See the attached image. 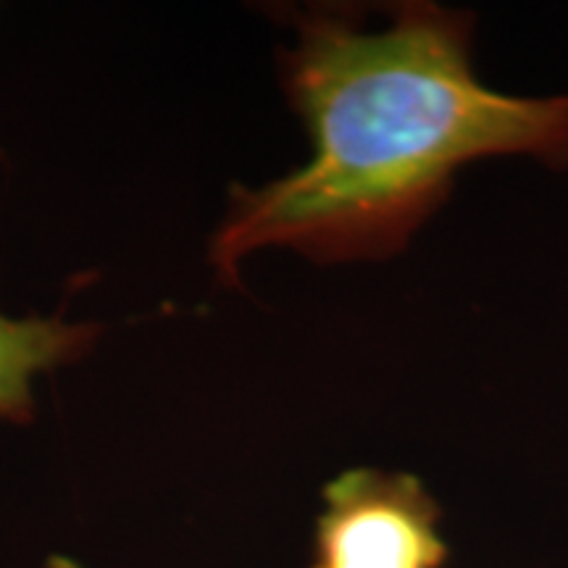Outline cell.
<instances>
[{"label":"cell","instance_id":"1","mask_svg":"<svg viewBox=\"0 0 568 568\" xmlns=\"http://www.w3.org/2000/svg\"><path fill=\"white\" fill-rule=\"evenodd\" d=\"M295 24L282 84L314 153L264 187H232L209 245L230 287L261 247L316 264L395 255L471 161L527 153L568 166V95L485 88L471 69L474 13L410 0L393 6L385 30L345 9L301 11Z\"/></svg>","mask_w":568,"mask_h":568},{"label":"cell","instance_id":"2","mask_svg":"<svg viewBox=\"0 0 568 568\" xmlns=\"http://www.w3.org/2000/svg\"><path fill=\"white\" fill-rule=\"evenodd\" d=\"M308 568H445L443 508L416 474L347 468L322 489Z\"/></svg>","mask_w":568,"mask_h":568},{"label":"cell","instance_id":"3","mask_svg":"<svg viewBox=\"0 0 568 568\" xmlns=\"http://www.w3.org/2000/svg\"><path fill=\"white\" fill-rule=\"evenodd\" d=\"M101 337V324L0 314V422L30 424L34 379L53 368L77 364Z\"/></svg>","mask_w":568,"mask_h":568}]
</instances>
